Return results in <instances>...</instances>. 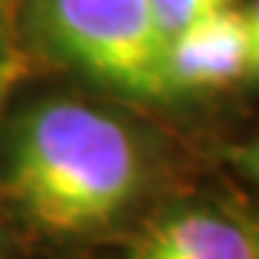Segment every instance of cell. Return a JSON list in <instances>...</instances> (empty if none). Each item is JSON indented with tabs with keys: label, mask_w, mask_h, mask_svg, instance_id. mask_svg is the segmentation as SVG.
<instances>
[{
	"label": "cell",
	"mask_w": 259,
	"mask_h": 259,
	"mask_svg": "<svg viewBox=\"0 0 259 259\" xmlns=\"http://www.w3.org/2000/svg\"><path fill=\"white\" fill-rule=\"evenodd\" d=\"M141 187V153L121 121L78 101H47L20 121L9 190L49 233L112 222Z\"/></svg>",
	"instance_id": "obj_1"
},
{
	"label": "cell",
	"mask_w": 259,
	"mask_h": 259,
	"mask_svg": "<svg viewBox=\"0 0 259 259\" xmlns=\"http://www.w3.org/2000/svg\"><path fill=\"white\" fill-rule=\"evenodd\" d=\"M52 35L98 81L139 98H167V35L150 0H49Z\"/></svg>",
	"instance_id": "obj_2"
},
{
	"label": "cell",
	"mask_w": 259,
	"mask_h": 259,
	"mask_svg": "<svg viewBox=\"0 0 259 259\" xmlns=\"http://www.w3.org/2000/svg\"><path fill=\"white\" fill-rule=\"evenodd\" d=\"M250 37L245 12L233 6L193 20L167 37V83L173 93L216 90L248 75Z\"/></svg>",
	"instance_id": "obj_3"
},
{
	"label": "cell",
	"mask_w": 259,
	"mask_h": 259,
	"mask_svg": "<svg viewBox=\"0 0 259 259\" xmlns=\"http://www.w3.org/2000/svg\"><path fill=\"white\" fill-rule=\"evenodd\" d=\"M130 259H259V236L210 210H185L139 242Z\"/></svg>",
	"instance_id": "obj_4"
},
{
	"label": "cell",
	"mask_w": 259,
	"mask_h": 259,
	"mask_svg": "<svg viewBox=\"0 0 259 259\" xmlns=\"http://www.w3.org/2000/svg\"><path fill=\"white\" fill-rule=\"evenodd\" d=\"M233 0H150L153 15H156L158 26L167 37H173L185 26H190L193 20L213 15L219 9H228Z\"/></svg>",
	"instance_id": "obj_5"
},
{
	"label": "cell",
	"mask_w": 259,
	"mask_h": 259,
	"mask_svg": "<svg viewBox=\"0 0 259 259\" xmlns=\"http://www.w3.org/2000/svg\"><path fill=\"white\" fill-rule=\"evenodd\" d=\"M245 20H248V37H250L248 75L259 78V0H253V6L245 12Z\"/></svg>",
	"instance_id": "obj_6"
},
{
	"label": "cell",
	"mask_w": 259,
	"mask_h": 259,
	"mask_svg": "<svg viewBox=\"0 0 259 259\" xmlns=\"http://www.w3.org/2000/svg\"><path fill=\"white\" fill-rule=\"evenodd\" d=\"M248 167L253 170V173H256V176H259V141L248 150Z\"/></svg>",
	"instance_id": "obj_7"
},
{
	"label": "cell",
	"mask_w": 259,
	"mask_h": 259,
	"mask_svg": "<svg viewBox=\"0 0 259 259\" xmlns=\"http://www.w3.org/2000/svg\"><path fill=\"white\" fill-rule=\"evenodd\" d=\"M6 69H9V66H0V95H3L6 83H9V75H6Z\"/></svg>",
	"instance_id": "obj_8"
},
{
	"label": "cell",
	"mask_w": 259,
	"mask_h": 259,
	"mask_svg": "<svg viewBox=\"0 0 259 259\" xmlns=\"http://www.w3.org/2000/svg\"><path fill=\"white\" fill-rule=\"evenodd\" d=\"M256 236H259V233H256Z\"/></svg>",
	"instance_id": "obj_9"
}]
</instances>
